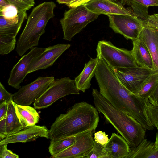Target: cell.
<instances>
[{"instance_id": "6da1fadb", "label": "cell", "mask_w": 158, "mask_h": 158, "mask_svg": "<svg viewBox=\"0 0 158 158\" xmlns=\"http://www.w3.org/2000/svg\"><path fill=\"white\" fill-rule=\"evenodd\" d=\"M97 57L98 62L95 76L101 94L116 108L136 120L145 129L153 130L147 112L148 99L126 89L103 59Z\"/></svg>"}, {"instance_id": "7a4b0ae2", "label": "cell", "mask_w": 158, "mask_h": 158, "mask_svg": "<svg viewBox=\"0 0 158 158\" xmlns=\"http://www.w3.org/2000/svg\"><path fill=\"white\" fill-rule=\"evenodd\" d=\"M99 120L95 107L85 102L76 103L56 118L50 127L49 139L54 141L83 133H94Z\"/></svg>"}, {"instance_id": "3957f363", "label": "cell", "mask_w": 158, "mask_h": 158, "mask_svg": "<svg viewBox=\"0 0 158 158\" xmlns=\"http://www.w3.org/2000/svg\"><path fill=\"white\" fill-rule=\"evenodd\" d=\"M92 95L95 107L126 140L131 149L145 138L146 130L136 120L114 106L97 89Z\"/></svg>"}, {"instance_id": "277c9868", "label": "cell", "mask_w": 158, "mask_h": 158, "mask_svg": "<svg viewBox=\"0 0 158 158\" xmlns=\"http://www.w3.org/2000/svg\"><path fill=\"white\" fill-rule=\"evenodd\" d=\"M56 6L53 2H44L33 8L16 43V51L20 56L28 50L38 46L40 36L44 33L49 20L55 15Z\"/></svg>"}, {"instance_id": "5b68a950", "label": "cell", "mask_w": 158, "mask_h": 158, "mask_svg": "<svg viewBox=\"0 0 158 158\" xmlns=\"http://www.w3.org/2000/svg\"><path fill=\"white\" fill-rule=\"evenodd\" d=\"M99 14L88 10L84 5L71 8L66 11L60 20L63 39L71 41L89 23L96 20Z\"/></svg>"}, {"instance_id": "8992f818", "label": "cell", "mask_w": 158, "mask_h": 158, "mask_svg": "<svg viewBox=\"0 0 158 158\" xmlns=\"http://www.w3.org/2000/svg\"><path fill=\"white\" fill-rule=\"evenodd\" d=\"M97 56H101L112 68H128L138 66L132 51L116 47L110 41H98L97 48Z\"/></svg>"}, {"instance_id": "52a82bcc", "label": "cell", "mask_w": 158, "mask_h": 158, "mask_svg": "<svg viewBox=\"0 0 158 158\" xmlns=\"http://www.w3.org/2000/svg\"><path fill=\"white\" fill-rule=\"evenodd\" d=\"M75 80L68 77L55 79L50 86L34 102L35 109L46 108L60 98L71 94H79Z\"/></svg>"}, {"instance_id": "ba28073f", "label": "cell", "mask_w": 158, "mask_h": 158, "mask_svg": "<svg viewBox=\"0 0 158 158\" xmlns=\"http://www.w3.org/2000/svg\"><path fill=\"white\" fill-rule=\"evenodd\" d=\"M112 69L122 85L129 91L136 94L150 77L158 72L138 65Z\"/></svg>"}, {"instance_id": "9c48e42d", "label": "cell", "mask_w": 158, "mask_h": 158, "mask_svg": "<svg viewBox=\"0 0 158 158\" xmlns=\"http://www.w3.org/2000/svg\"><path fill=\"white\" fill-rule=\"evenodd\" d=\"M109 27L116 33L122 35L127 40L138 39L145 21L135 15H107Z\"/></svg>"}, {"instance_id": "30bf717a", "label": "cell", "mask_w": 158, "mask_h": 158, "mask_svg": "<svg viewBox=\"0 0 158 158\" xmlns=\"http://www.w3.org/2000/svg\"><path fill=\"white\" fill-rule=\"evenodd\" d=\"M54 80L53 76L39 77L13 94V101L19 105H30L44 93Z\"/></svg>"}, {"instance_id": "8fae6325", "label": "cell", "mask_w": 158, "mask_h": 158, "mask_svg": "<svg viewBox=\"0 0 158 158\" xmlns=\"http://www.w3.org/2000/svg\"><path fill=\"white\" fill-rule=\"evenodd\" d=\"M45 49L44 48L34 47L28 53L23 56L11 70L8 81V84L16 89H19L21 87L20 84L23 82L28 74L30 64Z\"/></svg>"}, {"instance_id": "7c38bea8", "label": "cell", "mask_w": 158, "mask_h": 158, "mask_svg": "<svg viewBox=\"0 0 158 158\" xmlns=\"http://www.w3.org/2000/svg\"><path fill=\"white\" fill-rule=\"evenodd\" d=\"M75 141L68 148L53 156V158H81L93 147L94 140L93 133L90 132L80 134L75 136Z\"/></svg>"}, {"instance_id": "4fadbf2b", "label": "cell", "mask_w": 158, "mask_h": 158, "mask_svg": "<svg viewBox=\"0 0 158 158\" xmlns=\"http://www.w3.org/2000/svg\"><path fill=\"white\" fill-rule=\"evenodd\" d=\"M70 46V44H58L45 48L44 51L31 63L28 74L52 66Z\"/></svg>"}, {"instance_id": "5bb4252c", "label": "cell", "mask_w": 158, "mask_h": 158, "mask_svg": "<svg viewBox=\"0 0 158 158\" xmlns=\"http://www.w3.org/2000/svg\"><path fill=\"white\" fill-rule=\"evenodd\" d=\"M39 137L49 139V130L45 126L35 125L7 135L0 140V144L26 143L34 141Z\"/></svg>"}, {"instance_id": "9a60e30c", "label": "cell", "mask_w": 158, "mask_h": 158, "mask_svg": "<svg viewBox=\"0 0 158 158\" xmlns=\"http://www.w3.org/2000/svg\"><path fill=\"white\" fill-rule=\"evenodd\" d=\"M123 4L116 0H91L84 5L90 11L99 15H135Z\"/></svg>"}, {"instance_id": "2e32d148", "label": "cell", "mask_w": 158, "mask_h": 158, "mask_svg": "<svg viewBox=\"0 0 158 158\" xmlns=\"http://www.w3.org/2000/svg\"><path fill=\"white\" fill-rule=\"evenodd\" d=\"M138 39L149 51L154 69L158 72V30L146 25L141 31Z\"/></svg>"}, {"instance_id": "e0dca14e", "label": "cell", "mask_w": 158, "mask_h": 158, "mask_svg": "<svg viewBox=\"0 0 158 158\" xmlns=\"http://www.w3.org/2000/svg\"><path fill=\"white\" fill-rule=\"evenodd\" d=\"M131 150L126 140L115 133H112L104 147L106 158H126Z\"/></svg>"}, {"instance_id": "ac0fdd59", "label": "cell", "mask_w": 158, "mask_h": 158, "mask_svg": "<svg viewBox=\"0 0 158 158\" xmlns=\"http://www.w3.org/2000/svg\"><path fill=\"white\" fill-rule=\"evenodd\" d=\"M98 59L91 58L86 63L83 69L75 79V84L77 89L83 92L91 86V81L95 75L97 70Z\"/></svg>"}, {"instance_id": "d6986e66", "label": "cell", "mask_w": 158, "mask_h": 158, "mask_svg": "<svg viewBox=\"0 0 158 158\" xmlns=\"http://www.w3.org/2000/svg\"><path fill=\"white\" fill-rule=\"evenodd\" d=\"M132 41L133 47L132 53L137 65L155 70L152 57L146 48L138 39Z\"/></svg>"}, {"instance_id": "ffe728a7", "label": "cell", "mask_w": 158, "mask_h": 158, "mask_svg": "<svg viewBox=\"0 0 158 158\" xmlns=\"http://www.w3.org/2000/svg\"><path fill=\"white\" fill-rule=\"evenodd\" d=\"M15 109L17 115L24 128L35 125L38 122L40 116L35 108L16 104Z\"/></svg>"}, {"instance_id": "44dd1931", "label": "cell", "mask_w": 158, "mask_h": 158, "mask_svg": "<svg viewBox=\"0 0 158 158\" xmlns=\"http://www.w3.org/2000/svg\"><path fill=\"white\" fill-rule=\"evenodd\" d=\"M126 158H158V149L154 142L145 138L137 147L131 149Z\"/></svg>"}, {"instance_id": "7402d4cb", "label": "cell", "mask_w": 158, "mask_h": 158, "mask_svg": "<svg viewBox=\"0 0 158 158\" xmlns=\"http://www.w3.org/2000/svg\"><path fill=\"white\" fill-rule=\"evenodd\" d=\"M15 104L13 100L8 103V109L6 122V129L7 136L24 128L16 114Z\"/></svg>"}, {"instance_id": "603a6c76", "label": "cell", "mask_w": 158, "mask_h": 158, "mask_svg": "<svg viewBox=\"0 0 158 158\" xmlns=\"http://www.w3.org/2000/svg\"><path fill=\"white\" fill-rule=\"evenodd\" d=\"M27 19L26 11L22 12L19 22L16 23H10L0 15V35L16 38L23 23Z\"/></svg>"}, {"instance_id": "cb8c5ba5", "label": "cell", "mask_w": 158, "mask_h": 158, "mask_svg": "<svg viewBox=\"0 0 158 158\" xmlns=\"http://www.w3.org/2000/svg\"><path fill=\"white\" fill-rule=\"evenodd\" d=\"M75 141V136L52 141L48 147V150L52 156L56 155L66 149Z\"/></svg>"}, {"instance_id": "d4e9b609", "label": "cell", "mask_w": 158, "mask_h": 158, "mask_svg": "<svg viewBox=\"0 0 158 158\" xmlns=\"http://www.w3.org/2000/svg\"><path fill=\"white\" fill-rule=\"evenodd\" d=\"M158 85V72L152 75L144 85L138 95L145 99H148Z\"/></svg>"}, {"instance_id": "484cf974", "label": "cell", "mask_w": 158, "mask_h": 158, "mask_svg": "<svg viewBox=\"0 0 158 158\" xmlns=\"http://www.w3.org/2000/svg\"><path fill=\"white\" fill-rule=\"evenodd\" d=\"M22 12L19 13L15 6L10 4L0 10V15L10 23H16L19 22Z\"/></svg>"}, {"instance_id": "4316f807", "label": "cell", "mask_w": 158, "mask_h": 158, "mask_svg": "<svg viewBox=\"0 0 158 158\" xmlns=\"http://www.w3.org/2000/svg\"><path fill=\"white\" fill-rule=\"evenodd\" d=\"M16 38L0 35V54H9L15 48Z\"/></svg>"}, {"instance_id": "83f0119b", "label": "cell", "mask_w": 158, "mask_h": 158, "mask_svg": "<svg viewBox=\"0 0 158 158\" xmlns=\"http://www.w3.org/2000/svg\"><path fill=\"white\" fill-rule=\"evenodd\" d=\"M146 110L148 117L152 125L158 131V102L155 104L150 103L147 100Z\"/></svg>"}, {"instance_id": "f1b7e54d", "label": "cell", "mask_w": 158, "mask_h": 158, "mask_svg": "<svg viewBox=\"0 0 158 158\" xmlns=\"http://www.w3.org/2000/svg\"><path fill=\"white\" fill-rule=\"evenodd\" d=\"M10 4L15 6L19 13L26 11L33 7L34 1L32 0H6Z\"/></svg>"}, {"instance_id": "f546056e", "label": "cell", "mask_w": 158, "mask_h": 158, "mask_svg": "<svg viewBox=\"0 0 158 158\" xmlns=\"http://www.w3.org/2000/svg\"><path fill=\"white\" fill-rule=\"evenodd\" d=\"M104 146L94 142L93 147L85 156V158H106L104 151Z\"/></svg>"}, {"instance_id": "4dcf8cb0", "label": "cell", "mask_w": 158, "mask_h": 158, "mask_svg": "<svg viewBox=\"0 0 158 158\" xmlns=\"http://www.w3.org/2000/svg\"><path fill=\"white\" fill-rule=\"evenodd\" d=\"M125 4L133 3L148 8L151 6H158V0H123Z\"/></svg>"}, {"instance_id": "1f68e13d", "label": "cell", "mask_w": 158, "mask_h": 158, "mask_svg": "<svg viewBox=\"0 0 158 158\" xmlns=\"http://www.w3.org/2000/svg\"><path fill=\"white\" fill-rule=\"evenodd\" d=\"M8 144H0V158H18L19 156L7 148Z\"/></svg>"}, {"instance_id": "d6a6232c", "label": "cell", "mask_w": 158, "mask_h": 158, "mask_svg": "<svg viewBox=\"0 0 158 158\" xmlns=\"http://www.w3.org/2000/svg\"><path fill=\"white\" fill-rule=\"evenodd\" d=\"M13 94L9 92L3 85L0 82V104L4 102L8 103L13 100Z\"/></svg>"}, {"instance_id": "836d02e7", "label": "cell", "mask_w": 158, "mask_h": 158, "mask_svg": "<svg viewBox=\"0 0 158 158\" xmlns=\"http://www.w3.org/2000/svg\"><path fill=\"white\" fill-rule=\"evenodd\" d=\"M94 141L104 146L109 140L108 135L104 132L99 131L94 133Z\"/></svg>"}, {"instance_id": "e575fe53", "label": "cell", "mask_w": 158, "mask_h": 158, "mask_svg": "<svg viewBox=\"0 0 158 158\" xmlns=\"http://www.w3.org/2000/svg\"><path fill=\"white\" fill-rule=\"evenodd\" d=\"M145 22L147 25L154 27L158 30V14L148 15Z\"/></svg>"}, {"instance_id": "d590c367", "label": "cell", "mask_w": 158, "mask_h": 158, "mask_svg": "<svg viewBox=\"0 0 158 158\" xmlns=\"http://www.w3.org/2000/svg\"><path fill=\"white\" fill-rule=\"evenodd\" d=\"M8 109V103L4 102L0 104V120L6 119Z\"/></svg>"}, {"instance_id": "8d00e7d4", "label": "cell", "mask_w": 158, "mask_h": 158, "mask_svg": "<svg viewBox=\"0 0 158 158\" xmlns=\"http://www.w3.org/2000/svg\"><path fill=\"white\" fill-rule=\"evenodd\" d=\"M6 118L0 120V140L7 136L6 129Z\"/></svg>"}, {"instance_id": "74e56055", "label": "cell", "mask_w": 158, "mask_h": 158, "mask_svg": "<svg viewBox=\"0 0 158 158\" xmlns=\"http://www.w3.org/2000/svg\"><path fill=\"white\" fill-rule=\"evenodd\" d=\"M91 0H73L69 4L67 5L69 8H73L81 5H85Z\"/></svg>"}, {"instance_id": "f35d334b", "label": "cell", "mask_w": 158, "mask_h": 158, "mask_svg": "<svg viewBox=\"0 0 158 158\" xmlns=\"http://www.w3.org/2000/svg\"><path fill=\"white\" fill-rule=\"evenodd\" d=\"M149 102L154 105L158 102V85L154 92L149 97Z\"/></svg>"}, {"instance_id": "ab89813d", "label": "cell", "mask_w": 158, "mask_h": 158, "mask_svg": "<svg viewBox=\"0 0 158 158\" xmlns=\"http://www.w3.org/2000/svg\"><path fill=\"white\" fill-rule=\"evenodd\" d=\"M10 4L6 0H0V10Z\"/></svg>"}, {"instance_id": "60d3db41", "label": "cell", "mask_w": 158, "mask_h": 158, "mask_svg": "<svg viewBox=\"0 0 158 158\" xmlns=\"http://www.w3.org/2000/svg\"><path fill=\"white\" fill-rule=\"evenodd\" d=\"M59 4H64L66 5L69 4L73 0H56Z\"/></svg>"}, {"instance_id": "b9f144b4", "label": "cell", "mask_w": 158, "mask_h": 158, "mask_svg": "<svg viewBox=\"0 0 158 158\" xmlns=\"http://www.w3.org/2000/svg\"><path fill=\"white\" fill-rule=\"evenodd\" d=\"M155 146L156 149H158V131L156 133V139L154 142Z\"/></svg>"}, {"instance_id": "7bdbcfd3", "label": "cell", "mask_w": 158, "mask_h": 158, "mask_svg": "<svg viewBox=\"0 0 158 158\" xmlns=\"http://www.w3.org/2000/svg\"><path fill=\"white\" fill-rule=\"evenodd\" d=\"M32 0L33 1H34V0Z\"/></svg>"}]
</instances>
